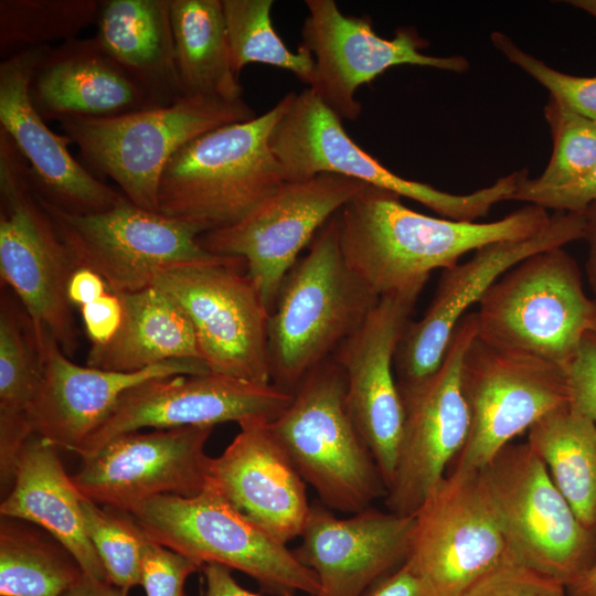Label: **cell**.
<instances>
[{
  "instance_id": "cell-1",
  "label": "cell",
  "mask_w": 596,
  "mask_h": 596,
  "mask_svg": "<svg viewBox=\"0 0 596 596\" xmlns=\"http://www.w3.org/2000/svg\"><path fill=\"white\" fill-rule=\"evenodd\" d=\"M348 266L379 297L422 291L435 269H447L471 251L531 237L551 215L528 204L493 222L437 219L415 212L392 191L366 184L336 214Z\"/></svg>"
},
{
  "instance_id": "cell-2",
  "label": "cell",
  "mask_w": 596,
  "mask_h": 596,
  "mask_svg": "<svg viewBox=\"0 0 596 596\" xmlns=\"http://www.w3.org/2000/svg\"><path fill=\"white\" fill-rule=\"evenodd\" d=\"M294 96L288 93L262 116L205 132L175 152L160 179L158 212L203 234L236 224L273 195L286 178L269 137Z\"/></svg>"
},
{
  "instance_id": "cell-3",
  "label": "cell",
  "mask_w": 596,
  "mask_h": 596,
  "mask_svg": "<svg viewBox=\"0 0 596 596\" xmlns=\"http://www.w3.org/2000/svg\"><path fill=\"white\" fill-rule=\"evenodd\" d=\"M380 297L348 266L337 216L285 276L268 317L270 382L292 394L365 321Z\"/></svg>"
},
{
  "instance_id": "cell-4",
  "label": "cell",
  "mask_w": 596,
  "mask_h": 596,
  "mask_svg": "<svg viewBox=\"0 0 596 596\" xmlns=\"http://www.w3.org/2000/svg\"><path fill=\"white\" fill-rule=\"evenodd\" d=\"M255 117L243 98L182 96L168 106L58 123L88 166L113 179L131 203L158 212L160 179L175 152L205 132Z\"/></svg>"
},
{
  "instance_id": "cell-5",
  "label": "cell",
  "mask_w": 596,
  "mask_h": 596,
  "mask_svg": "<svg viewBox=\"0 0 596 596\" xmlns=\"http://www.w3.org/2000/svg\"><path fill=\"white\" fill-rule=\"evenodd\" d=\"M345 391L344 372L331 356L302 379L269 426L321 503L353 514L387 489L350 417Z\"/></svg>"
},
{
  "instance_id": "cell-6",
  "label": "cell",
  "mask_w": 596,
  "mask_h": 596,
  "mask_svg": "<svg viewBox=\"0 0 596 596\" xmlns=\"http://www.w3.org/2000/svg\"><path fill=\"white\" fill-rule=\"evenodd\" d=\"M128 513L151 540L202 566L214 563L241 571L277 596L320 593L316 574L294 551L240 512L209 482L195 496H157Z\"/></svg>"
},
{
  "instance_id": "cell-7",
  "label": "cell",
  "mask_w": 596,
  "mask_h": 596,
  "mask_svg": "<svg viewBox=\"0 0 596 596\" xmlns=\"http://www.w3.org/2000/svg\"><path fill=\"white\" fill-rule=\"evenodd\" d=\"M478 304L479 339L564 369L596 313V299L586 295L578 265L563 247L524 258Z\"/></svg>"
},
{
  "instance_id": "cell-8",
  "label": "cell",
  "mask_w": 596,
  "mask_h": 596,
  "mask_svg": "<svg viewBox=\"0 0 596 596\" xmlns=\"http://www.w3.org/2000/svg\"><path fill=\"white\" fill-rule=\"evenodd\" d=\"M75 265L35 192L30 168L0 129V274L33 329H46L66 355L78 347L67 298Z\"/></svg>"
},
{
  "instance_id": "cell-9",
  "label": "cell",
  "mask_w": 596,
  "mask_h": 596,
  "mask_svg": "<svg viewBox=\"0 0 596 596\" xmlns=\"http://www.w3.org/2000/svg\"><path fill=\"white\" fill-rule=\"evenodd\" d=\"M269 145L286 181L339 174L412 199L455 221L476 222L486 216L494 204L509 200L522 179L521 171H514L468 194L404 179L362 150L345 132L342 119L309 87L295 93L270 134Z\"/></svg>"
},
{
  "instance_id": "cell-10",
  "label": "cell",
  "mask_w": 596,
  "mask_h": 596,
  "mask_svg": "<svg viewBox=\"0 0 596 596\" xmlns=\"http://www.w3.org/2000/svg\"><path fill=\"white\" fill-rule=\"evenodd\" d=\"M514 557L566 588L596 556V529L585 526L528 443L509 444L480 469Z\"/></svg>"
},
{
  "instance_id": "cell-11",
  "label": "cell",
  "mask_w": 596,
  "mask_h": 596,
  "mask_svg": "<svg viewBox=\"0 0 596 596\" xmlns=\"http://www.w3.org/2000/svg\"><path fill=\"white\" fill-rule=\"evenodd\" d=\"M152 286L172 297L190 319L210 372L269 384V311L241 257L173 266Z\"/></svg>"
},
{
  "instance_id": "cell-12",
  "label": "cell",
  "mask_w": 596,
  "mask_h": 596,
  "mask_svg": "<svg viewBox=\"0 0 596 596\" xmlns=\"http://www.w3.org/2000/svg\"><path fill=\"white\" fill-rule=\"evenodd\" d=\"M476 312L465 315L439 368L413 383H398L404 422L397 461L385 505L414 515L464 448L471 417L462 387V361L477 337Z\"/></svg>"
},
{
  "instance_id": "cell-13",
  "label": "cell",
  "mask_w": 596,
  "mask_h": 596,
  "mask_svg": "<svg viewBox=\"0 0 596 596\" xmlns=\"http://www.w3.org/2000/svg\"><path fill=\"white\" fill-rule=\"evenodd\" d=\"M406 563L428 596H464L510 550L480 470L450 469L414 514Z\"/></svg>"
},
{
  "instance_id": "cell-14",
  "label": "cell",
  "mask_w": 596,
  "mask_h": 596,
  "mask_svg": "<svg viewBox=\"0 0 596 596\" xmlns=\"http://www.w3.org/2000/svg\"><path fill=\"white\" fill-rule=\"evenodd\" d=\"M39 198L75 267L96 272L115 294L151 286L160 270L220 256L202 248L201 232L193 225L128 199L103 212L75 214Z\"/></svg>"
},
{
  "instance_id": "cell-15",
  "label": "cell",
  "mask_w": 596,
  "mask_h": 596,
  "mask_svg": "<svg viewBox=\"0 0 596 596\" xmlns=\"http://www.w3.org/2000/svg\"><path fill=\"white\" fill-rule=\"evenodd\" d=\"M471 425L450 469L480 470L546 414L570 405L565 369L476 337L462 361Z\"/></svg>"
},
{
  "instance_id": "cell-16",
  "label": "cell",
  "mask_w": 596,
  "mask_h": 596,
  "mask_svg": "<svg viewBox=\"0 0 596 596\" xmlns=\"http://www.w3.org/2000/svg\"><path fill=\"white\" fill-rule=\"evenodd\" d=\"M366 183L333 173L286 181L236 224L203 233L202 248L241 257L269 313L299 253Z\"/></svg>"
},
{
  "instance_id": "cell-17",
  "label": "cell",
  "mask_w": 596,
  "mask_h": 596,
  "mask_svg": "<svg viewBox=\"0 0 596 596\" xmlns=\"http://www.w3.org/2000/svg\"><path fill=\"white\" fill-rule=\"evenodd\" d=\"M274 384L212 372L152 379L128 390L76 454L87 458L114 438L141 428L168 429L248 419L275 421L290 404Z\"/></svg>"
},
{
  "instance_id": "cell-18",
  "label": "cell",
  "mask_w": 596,
  "mask_h": 596,
  "mask_svg": "<svg viewBox=\"0 0 596 596\" xmlns=\"http://www.w3.org/2000/svg\"><path fill=\"white\" fill-rule=\"evenodd\" d=\"M306 4L309 13L300 46L315 60L309 88L341 119L359 118L356 89L390 67L408 64L461 73L469 66L462 56L422 53L427 42L412 28H401L394 38L384 39L369 19L344 15L334 0H307Z\"/></svg>"
},
{
  "instance_id": "cell-19",
  "label": "cell",
  "mask_w": 596,
  "mask_h": 596,
  "mask_svg": "<svg viewBox=\"0 0 596 596\" xmlns=\"http://www.w3.org/2000/svg\"><path fill=\"white\" fill-rule=\"evenodd\" d=\"M212 430L188 426L120 435L82 459L72 479L83 497L127 513L157 496H195L207 485L204 446Z\"/></svg>"
},
{
  "instance_id": "cell-20",
  "label": "cell",
  "mask_w": 596,
  "mask_h": 596,
  "mask_svg": "<svg viewBox=\"0 0 596 596\" xmlns=\"http://www.w3.org/2000/svg\"><path fill=\"white\" fill-rule=\"evenodd\" d=\"M583 226V211L556 212L538 234L488 244L467 262L444 269L424 316L408 322L400 341L394 359L397 382L413 383L433 374L458 322L491 285L524 258L582 240Z\"/></svg>"
},
{
  "instance_id": "cell-21",
  "label": "cell",
  "mask_w": 596,
  "mask_h": 596,
  "mask_svg": "<svg viewBox=\"0 0 596 596\" xmlns=\"http://www.w3.org/2000/svg\"><path fill=\"white\" fill-rule=\"evenodd\" d=\"M419 294L381 296L362 326L332 354L345 375L350 417L386 489L394 476L404 422L394 359Z\"/></svg>"
},
{
  "instance_id": "cell-22",
  "label": "cell",
  "mask_w": 596,
  "mask_h": 596,
  "mask_svg": "<svg viewBox=\"0 0 596 596\" xmlns=\"http://www.w3.org/2000/svg\"><path fill=\"white\" fill-rule=\"evenodd\" d=\"M34 334L42 371L28 408L30 426L51 445L75 454L128 390L152 379L210 372L202 360H171L137 372L82 366L66 356L46 329Z\"/></svg>"
},
{
  "instance_id": "cell-23",
  "label": "cell",
  "mask_w": 596,
  "mask_h": 596,
  "mask_svg": "<svg viewBox=\"0 0 596 596\" xmlns=\"http://www.w3.org/2000/svg\"><path fill=\"white\" fill-rule=\"evenodd\" d=\"M45 47L1 61L0 129L25 158L33 188L47 203L75 214L109 210L127 198L94 177L72 156L70 138L51 130L31 100V78Z\"/></svg>"
},
{
  "instance_id": "cell-24",
  "label": "cell",
  "mask_w": 596,
  "mask_h": 596,
  "mask_svg": "<svg viewBox=\"0 0 596 596\" xmlns=\"http://www.w3.org/2000/svg\"><path fill=\"white\" fill-rule=\"evenodd\" d=\"M322 503L310 504L294 551L317 576L318 596H364L408 558L414 515L368 508L338 518Z\"/></svg>"
},
{
  "instance_id": "cell-25",
  "label": "cell",
  "mask_w": 596,
  "mask_h": 596,
  "mask_svg": "<svg viewBox=\"0 0 596 596\" xmlns=\"http://www.w3.org/2000/svg\"><path fill=\"white\" fill-rule=\"evenodd\" d=\"M270 422L248 419L217 457L207 482L240 512L287 545L300 536L310 504L306 482L273 433Z\"/></svg>"
},
{
  "instance_id": "cell-26",
  "label": "cell",
  "mask_w": 596,
  "mask_h": 596,
  "mask_svg": "<svg viewBox=\"0 0 596 596\" xmlns=\"http://www.w3.org/2000/svg\"><path fill=\"white\" fill-rule=\"evenodd\" d=\"M30 97L46 121L115 117L151 108L95 36L46 46L31 78Z\"/></svg>"
},
{
  "instance_id": "cell-27",
  "label": "cell",
  "mask_w": 596,
  "mask_h": 596,
  "mask_svg": "<svg viewBox=\"0 0 596 596\" xmlns=\"http://www.w3.org/2000/svg\"><path fill=\"white\" fill-rule=\"evenodd\" d=\"M55 448L36 434L26 440L12 487L0 504V514L45 530L72 554L85 574L108 582L86 532L83 494L65 472Z\"/></svg>"
},
{
  "instance_id": "cell-28",
  "label": "cell",
  "mask_w": 596,
  "mask_h": 596,
  "mask_svg": "<svg viewBox=\"0 0 596 596\" xmlns=\"http://www.w3.org/2000/svg\"><path fill=\"white\" fill-rule=\"evenodd\" d=\"M95 39L145 94L150 107L182 97L170 0H104Z\"/></svg>"
},
{
  "instance_id": "cell-29",
  "label": "cell",
  "mask_w": 596,
  "mask_h": 596,
  "mask_svg": "<svg viewBox=\"0 0 596 596\" xmlns=\"http://www.w3.org/2000/svg\"><path fill=\"white\" fill-rule=\"evenodd\" d=\"M118 295L121 324L108 343L91 347L88 366L137 372L171 360H202L190 319L167 292L151 285Z\"/></svg>"
},
{
  "instance_id": "cell-30",
  "label": "cell",
  "mask_w": 596,
  "mask_h": 596,
  "mask_svg": "<svg viewBox=\"0 0 596 596\" xmlns=\"http://www.w3.org/2000/svg\"><path fill=\"white\" fill-rule=\"evenodd\" d=\"M170 18L183 96L242 98L222 0H170Z\"/></svg>"
},
{
  "instance_id": "cell-31",
  "label": "cell",
  "mask_w": 596,
  "mask_h": 596,
  "mask_svg": "<svg viewBox=\"0 0 596 596\" xmlns=\"http://www.w3.org/2000/svg\"><path fill=\"white\" fill-rule=\"evenodd\" d=\"M526 443L578 520L596 529V422L567 405L539 419Z\"/></svg>"
},
{
  "instance_id": "cell-32",
  "label": "cell",
  "mask_w": 596,
  "mask_h": 596,
  "mask_svg": "<svg viewBox=\"0 0 596 596\" xmlns=\"http://www.w3.org/2000/svg\"><path fill=\"white\" fill-rule=\"evenodd\" d=\"M83 573L55 539L43 536L20 520L1 517V596H62Z\"/></svg>"
},
{
  "instance_id": "cell-33",
  "label": "cell",
  "mask_w": 596,
  "mask_h": 596,
  "mask_svg": "<svg viewBox=\"0 0 596 596\" xmlns=\"http://www.w3.org/2000/svg\"><path fill=\"white\" fill-rule=\"evenodd\" d=\"M42 371L40 347L29 316L8 295L0 307V429L32 430L28 408Z\"/></svg>"
},
{
  "instance_id": "cell-34",
  "label": "cell",
  "mask_w": 596,
  "mask_h": 596,
  "mask_svg": "<svg viewBox=\"0 0 596 596\" xmlns=\"http://www.w3.org/2000/svg\"><path fill=\"white\" fill-rule=\"evenodd\" d=\"M99 7L98 0H1V58L77 38L96 22Z\"/></svg>"
},
{
  "instance_id": "cell-35",
  "label": "cell",
  "mask_w": 596,
  "mask_h": 596,
  "mask_svg": "<svg viewBox=\"0 0 596 596\" xmlns=\"http://www.w3.org/2000/svg\"><path fill=\"white\" fill-rule=\"evenodd\" d=\"M231 66L236 76L249 63L284 68L311 85L315 76L312 54L299 47L291 52L272 22L273 0H222Z\"/></svg>"
},
{
  "instance_id": "cell-36",
  "label": "cell",
  "mask_w": 596,
  "mask_h": 596,
  "mask_svg": "<svg viewBox=\"0 0 596 596\" xmlns=\"http://www.w3.org/2000/svg\"><path fill=\"white\" fill-rule=\"evenodd\" d=\"M86 532L107 574L108 582L128 595L140 585L141 568L151 539L124 511L106 508L83 497Z\"/></svg>"
},
{
  "instance_id": "cell-37",
  "label": "cell",
  "mask_w": 596,
  "mask_h": 596,
  "mask_svg": "<svg viewBox=\"0 0 596 596\" xmlns=\"http://www.w3.org/2000/svg\"><path fill=\"white\" fill-rule=\"evenodd\" d=\"M544 115L553 141L552 156L540 177L530 179L526 175L520 182V187L530 190L555 189L575 183L596 167V123L551 95Z\"/></svg>"
},
{
  "instance_id": "cell-38",
  "label": "cell",
  "mask_w": 596,
  "mask_h": 596,
  "mask_svg": "<svg viewBox=\"0 0 596 596\" xmlns=\"http://www.w3.org/2000/svg\"><path fill=\"white\" fill-rule=\"evenodd\" d=\"M491 41L510 62L543 85L551 96L596 123V76H577L554 70L524 52L501 32H493Z\"/></svg>"
},
{
  "instance_id": "cell-39",
  "label": "cell",
  "mask_w": 596,
  "mask_h": 596,
  "mask_svg": "<svg viewBox=\"0 0 596 596\" xmlns=\"http://www.w3.org/2000/svg\"><path fill=\"white\" fill-rule=\"evenodd\" d=\"M560 581L511 556L477 581L464 596H566Z\"/></svg>"
},
{
  "instance_id": "cell-40",
  "label": "cell",
  "mask_w": 596,
  "mask_h": 596,
  "mask_svg": "<svg viewBox=\"0 0 596 596\" xmlns=\"http://www.w3.org/2000/svg\"><path fill=\"white\" fill-rule=\"evenodd\" d=\"M202 567L194 560L151 540L142 562L140 585L147 596H185L187 578Z\"/></svg>"
},
{
  "instance_id": "cell-41",
  "label": "cell",
  "mask_w": 596,
  "mask_h": 596,
  "mask_svg": "<svg viewBox=\"0 0 596 596\" xmlns=\"http://www.w3.org/2000/svg\"><path fill=\"white\" fill-rule=\"evenodd\" d=\"M565 372L570 406L596 422V313Z\"/></svg>"
},
{
  "instance_id": "cell-42",
  "label": "cell",
  "mask_w": 596,
  "mask_h": 596,
  "mask_svg": "<svg viewBox=\"0 0 596 596\" xmlns=\"http://www.w3.org/2000/svg\"><path fill=\"white\" fill-rule=\"evenodd\" d=\"M509 200L522 201L556 212H581L596 201V167L582 180L555 189L530 190L520 187Z\"/></svg>"
},
{
  "instance_id": "cell-43",
  "label": "cell",
  "mask_w": 596,
  "mask_h": 596,
  "mask_svg": "<svg viewBox=\"0 0 596 596\" xmlns=\"http://www.w3.org/2000/svg\"><path fill=\"white\" fill-rule=\"evenodd\" d=\"M85 332L92 345L108 343L123 321V304L118 294L106 291L93 302L79 308Z\"/></svg>"
},
{
  "instance_id": "cell-44",
  "label": "cell",
  "mask_w": 596,
  "mask_h": 596,
  "mask_svg": "<svg viewBox=\"0 0 596 596\" xmlns=\"http://www.w3.org/2000/svg\"><path fill=\"white\" fill-rule=\"evenodd\" d=\"M110 290L104 278L86 267H75L67 284L70 304L82 308Z\"/></svg>"
},
{
  "instance_id": "cell-45",
  "label": "cell",
  "mask_w": 596,
  "mask_h": 596,
  "mask_svg": "<svg viewBox=\"0 0 596 596\" xmlns=\"http://www.w3.org/2000/svg\"><path fill=\"white\" fill-rule=\"evenodd\" d=\"M364 596H428L421 581L405 562L373 585Z\"/></svg>"
},
{
  "instance_id": "cell-46",
  "label": "cell",
  "mask_w": 596,
  "mask_h": 596,
  "mask_svg": "<svg viewBox=\"0 0 596 596\" xmlns=\"http://www.w3.org/2000/svg\"><path fill=\"white\" fill-rule=\"evenodd\" d=\"M201 571L205 585L203 596H262L243 588L232 576L231 568L226 566L209 563L204 564Z\"/></svg>"
},
{
  "instance_id": "cell-47",
  "label": "cell",
  "mask_w": 596,
  "mask_h": 596,
  "mask_svg": "<svg viewBox=\"0 0 596 596\" xmlns=\"http://www.w3.org/2000/svg\"><path fill=\"white\" fill-rule=\"evenodd\" d=\"M584 226L583 238L587 243L588 256L586 262V274L588 284L596 299V201L583 210Z\"/></svg>"
},
{
  "instance_id": "cell-48",
  "label": "cell",
  "mask_w": 596,
  "mask_h": 596,
  "mask_svg": "<svg viewBox=\"0 0 596 596\" xmlns=\"http://www.w3.org/2000/svg\"><path fill=\"white\" fill-rule=\"evenodd\" d=\"M62 596H128L109 582L83 573L82 577Z\"/></svg>"
},
{
  "instance_id": "cell-49",
  "label": "cell",
  "mask_w": 596,
  "mask_h": 596,
  "mask_svg": "<svg viewBox=\"0 0 596 596\" xmlns=\"http://www.w3.org/2000/svg\"><path fill=\"white\" fill-rule=\"evenodd\" d=\"M566 589L570 596H596V556L584 575Z\"/></svg>"
},
{
  "instance_id": "cell-50",
  "label": "cell",
  "mask_w": 596,
  "mask_h": 596,
  "mask_svg": "<svg viewBox=\"0 0 596 596\" xmlns=\"http://www.w3.org/2000/svg\"><path fill=\"white\" fill-rule=\"evenodd\" d=\"M567 3H571L573 7L584 10L596 18V0H573L567 1Z\"/></svg>"
}]
</instances>
